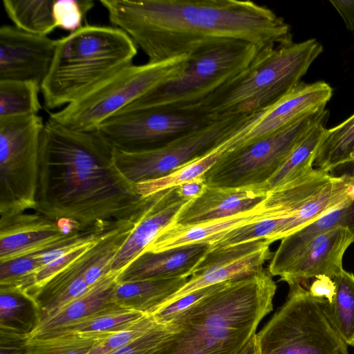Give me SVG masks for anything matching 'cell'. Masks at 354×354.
<instances>
[{"label": "cell", "instance_id": "cell-9", "mask_svg": "<svg viewBox=\"0 0 354 354\" xmlns=\"http://www.w3.org/2000/svg\"><path fill=\"white\" fill-rule=\"evenodd\" d=\"M328 117L326 108L248 145L224 152L205 174L208 186L236 188L264 185L316 124Z\"/></svg>", "mask_w": 354, "mask_h": 354}, {"label": "cell", "instance_id": "cell-11", "mask_svg": "<svg viewBox=\"0 0 354 354\" xmlns=\"http://www.w3.org/2000/svg\"><path fill=\"white\" fill-rule=\"evenodd\" d=\"M44 126L38 115L0 118V218L36 206Z\"/></svg>", "mask_w": 354, "mask_h": 354}, {"label": "cell", "instance_id": "cell-3", "mask_svg": "<svg viewBox=\"0 0 354 354\" xmlns=\"http://www.w3.org/2000/svg\"><path fill=\"white\" fill-rule=\"evenodd\" d=\"M276 290L268 270L230 281L178 314L175 332L150 354H241L273 310Z\"/></svg>", "mask_w": 354, "mask_h": 354}, {"label": "cell", "instance_id": "cell-30", "mask_svg": "<svg viewBox=\"0 0 354 354\" xmlns=\"http://www.w3.org/2000/svg\"><path fill=\"white\" fill-rule=\"evenodd\" d=\"M55 0H3L5 12L14 26L23 31L47 36L55 28Z\"/></svg>", "mask_w": 354, "mask_h": 354}, {"label": "cell", "instance_id": "cell-21", "mask_svg": "<svg viewBox=\"0 0 354 354\" xmlns=\"http://www.w3.org/2000/svg\"><path fill=\"white\" fill-rule=\"evenodd\" d=\"M209 248L208 243H198L160 252L144 251L121 271L118 281L190 277L193 270Z\"/></svg>", "mask_w": 354, "mask_h": 354}, {"label": "cell", "instance_id": "cell-33", "mask_svg": "<svg viewBox=\"0 0 354 354\" xmlns=\"http://www.w3.org/2000/svg\"><path fill=\"white\" fill-rule=\"evenodd\" d=\"M146 314L116 305L74 322L46 336L68 332L117 333L129 327Z\"/></svg>", "mask_w": 354, "mask_h": 354}, {"label": "cell", "instance_id": "cell-15", "mask_svg": "<svg viewBox=\"0 0 354 354\" xmlns=\"http://www.w3.org/2000/svg\"><path fill=\"white\" fill-rule=\"evenodd\" d=\"M270 244L266 239H257L209 250L187 283L156 310L198 289L261 272L273 254Z\"/></svg>", "mask_w": 354, "mask_h": 354}, {"label": "cell", "instance_id": "cell-39", "mask_svg": "<svg viewBox=\"0 0 354 354\" xmlns=\"http://www.w3.org/2000/svg\"><path fill=\"white\" fill-rule=\"evenodd\" d=\"M43 266L41 252L0 262V288L13 287Z\"/></svg>", "mask_w": 354, "mask_h": 354}, {"label": "cell", "instance_id": "cell-2", "mask_svg": "<svg viewBox=\"0 0 354 354\" xmlns=\"http://www.w3.org/2000/svg\"><path fill=\"white\" fill-rule=\"evenodd\" d=\"M111 24L159 62L212 44L243 41L259 51L292 41L290 26L249 0H100Z\"/></svg>", "mask_w": 354, "mask_h": 354}, {"label": "cell", "instance_id": "cell-24", "mask_svg": "<svg viewBox=\"0 0 354 354\" xmlns=\"http://www.w3.org/2000/svg\"><path fill=\"white\" fill-rule=\"evenodd\" d=\"M259 206L251 211L205 223L188 225L171 223L157 235L144 251L160 252L198 243H208L210 245L224 233L257 220L261 215Z\"/></svg>", "mask_w": 354, "mask_h": 354}, {"label": "cell", "instance_id": "cell-17", "mask_svg": "<svg viewBox=\"0 0 354 354\" xmlns=\"http://www.w3.org/2000/svg\"><path fill=\"white\" fill-rule=\"evenodd\" d=\"M57 39L14 26L0 28V80L34 81L41 85L51 66Z\"/></svg>", "mask_w": 354, "mask_h": 354}, {"label": "cell", "instance_id": "cell-8", "mask_svg": "<svg viewBox=\"0 0 354 354\" xmlns=\"http://www.w3.org/2000/svg\"><path fill=\"white\" fill-rule=\"evenodd\" d=\"M326 299L289 285L284 304L256 333L259 354H349L325 311Z\"/></svg>", "mask_w": 354, "mask_h": 354}, {"label": "cell", "instance_id": "cell-41", "mask_svg": "<svg viewBox=\"0 0 354 354\" xmlns=\"http://www.w3.org/2000/svg\"><path fill=\"white\" fill-rule=\"evenodd\" d=\"M308 291L313 297L324 299L330 303L335 294V284L331 278L322 275L313 280Z\"/></svg>", "mask_w": 354, "mask_h": 354}, {"label": "cell", "instance_id": "cell-5", "mask_svg": "<svg viewBox=\"0 0 354 354\" xmlns=\"http://www.w3.org/2000/svg\"><path fill=\"white\" fill-rule=\"evenodd\" d=\"M322 51V44L314 38L259 51L248 67L193 110L213 120L261 111L292 90Z\"/></svg>", "mask_w": 354, "mask_h": 354}, {"label": "cell", "instance_id": "cell-13", "mask_svg": "<svg viewBox=\"0 0 354 354\" xmlns=\"http://www.w3.org/2000/svg\"><path fill=\"white\" fill-rule=\"evenodd\" d=\"M212 121L198 111L149 108L120 112L96 129L114 149L138 152L162 147Z\"/></svg>", "mask_w": 354, "mask_h": 354}, {"label": "cell", "instance_id": "cell-22", "mask_svg": "<svg viewBox=\"0 0 354 354\" xmlns=\"http://www.w3.org/2000/svg\"><path fill=\"white\" fill-rule=\"evenodd\" d=\"M122 270L110 272L84 295L39 319L26 335L27 339L44 337L74 322L118 305L115 301V288Z\"/></svg>", "mask_w": 354, "mask_h": 354}, {"label": "cell", "instance_id": "cell-29", "mask_svg": "<svg viewBox=\"0 0 354 354\" xmlns=\"http://www.w3.org/2000/svg\"><path fill=\"white\" fill-rule=\"evenodd\" d=\"M333 280L335 294L325 301L324 311L345 344L354 346V274L343 270Z\"/></svg>", "mask_w": 354, "mask_h": 354}, {"label": "cell", "instance_id": "cell-42", "mask_svg": "<svg viewBox=\"0 0 354 354\" xmlns=\"http://www.w3.org/2000/svg\"><path fill=\"white\" fill-rule=\"evenodd\" d=\"M207 187L205 176H202L177 186V193L182 198L189 201L201 196Z\"/></svg>", "mask_w": 354, "mask_h": 354}, {"label": "cell", "instance_id": "cell-32", "mask_svg": "<svg viewBox=\"0 0 354 354\" xmlns=\"http://www.w3.org/2000/svg\"><path fill=\"white\" fill-rule=\"evenodd\" d=\"M40 91L34 81L0 80V118L37 115Z\"/></svg>", "mask_w": 354, "mask_h": 354}, {"label": "cell", "instance_id": "cell-28", "mask_svg": "<svg viewBox=\"0 0 354 354\" xmlns=\"http://www.w3.org/2000/svg\"><path fill=\"white\" fill-rule=\"evenodd\" d=\"M323 120L312 128L297 145L277 172L263 185L267 192L277 189L314 170L313 158L325 132Z\"/></svg>", "mask_w": 354, "mask_h": 354}, {"label": "cell", "instance_id": "cell-35", "mask_svg": "<svg viewBox=\"0 0 354 354\" xmlns=\"http://www.w3.org/2000/svg\"><path fill=\"white\" fill-rule=\"evenodd\" d=\"M35 304L24 295L0 289V326L1 329L28 335L36 325Z\"/></svg>", "mask_w": 354, "mask_h": 354}, {"label": "cell", "instance_id": "cell-19", "mask_svg": "<svg viewBox=\"0 0 354 354\" xmlns=\"http://www.w3.org/2000/svg\"><path fill=\"white\" fill-rule=\"evenodd\" d=\"M266 196L263 185L236 188L207 185L201 196L183 205L173 223L188 225L232 216L255 209Z\"/></svg>", "mask_w": 354, "mask_h": 354}, {"label": "cell", "instance_id": "cell-38", "mask_svg": "<svg viewBox=\"0 0 354 354\" xmlns=\"http://www.w3.org/2000/svg\"><path fill=\"white\" fill-rule=\"evenodd\" d=\"M177 328L175 320L158 323L148 332L127 344L107 354H150L156 351Z\"/></svg>", "mask_w": 354, "mask_h": 354}, {"label": "cell", "instance_id": "cell-40", "mask_svg": "<svg viewBox=\"0 0 354 354\" xmlns=\"http://www.w3.org/2000/svg\"><path fill=\"white\" fill-rule=\"evenodd\" d=\"M229 281L198 289L180 297L169 305L158 308L151 315H153L158 323L162 324H169L171 322L178 314L208 295L222 289Z\"/></svg>", "mask_w": 354, "mask_h": 354}, {"label": "cell", "instance_id": "cell-44", "mask_svg": "<svg viewBox=\"0 0 354 354\" xmlns=\"http://www.w3.org/2000/svg\"><path fill=\"white\" fill-rule=\"evenodd\" d=\"M345 226L354 233V201L346 207Z\"/></svg>", "mask_w": 354, "mask_h": 354}, {"label": "cell", "instance_id": "cell-1", "mask_svg": "<svg viewBox=\"0 0 354 354\" xmlns=\"http://www.w3.org/2000/svg\"><path fill=\"white\" fill-rule=\"evenodd\" d=\"M113 151L97 129L73 130L48 119L40 140L35 212L73 220L81 230L137 223L149 197L118 171Z\"/></svg>", "mask_w": 354, "mask_h": 354}, {"label": "cell", "instance_id": "cell-16", "mask_svg": "<svg viewBox=\"0 0 354 354\" xmlns=\"http://www.w3.org/2000/svg\"><path fill=\"white\" fill-rule=\"evenodd\" d=\"M84 231L73 220L55 221L37 212L0 218V262L55 248Z\"/></svg>", "mask_w": 354, "mask_h": 354}, {"label": "cell", "instance_id": "cell-18", "mask_svg": "<svg viewBox=\"0 0 354 354\" xmlns=\"http://www.w3.org/2000/svg\"><path fill=\"white\" fill-rule=\"evenodd\" d=\"M354 242V233L338 225L316 237L278 275L280 281L300 284L308 290L309 280L324 275L332 279L344 269L343 257Z\"/></svg>", "mask_w": 354, "mask_h": 354}, {"label": "cell", "instance_id": "cell-25", "mask_svg": "<svg viewBox=\"0 0 354 354\" xmlns=\"http://www.w3.org/2000/svg\"><path fill=\"white\" fill-rule=\"evenodd\" d=\"M189 279L177 277L118 283L115 301L122 307L151 314Z\"/></svg>", "mask_w": 354, "mask_h": 354}, {"label": "cell", "instance_id": "cell-23", "mask_svg": "<svg viewBox=\"0 0 354 354\" xmlns=\"http://www.w3.org/2000/svg\"><path fill=\"white\" fill-rule=\"evenodd\" d=\"M95 244L39 289L33 301L37 313V322L84 295L91 288L84 277L95 261Z\"/></svg>", "mask_w": 354, "mask_h": 354}, {"label": "cell", "instance_id": "cell-26", "mask_svg": "<svg viewBox=\"0 0 354 354\" xmlns=\"http://www.w3.org/2000/svg\"><path fill=\"white\" fill-rule=\"evenodd\" d=\"M346 211V207L334 210L282 239L270 259L269 273L278 276L316 237L336 226H345Z\"/></svg>", "mask_w": 354, "mask_h": 354}, {"label": "cell", "instance_id": "cell-43", "mask_svg": "<svg viewBox=\"0 0 354 354\" xmlns=\"http://www.w3.org/2000/svg\"><path fill=\"white\" fill-rule=\"evenodd\" d=\"M330 3L343 19L346 28L354 30V1L332 0Z\"/></svg>", "mask_w": 354, "mask_h": 354}, {"label": "cell", "instance_id": "cell-14", "mask_svg": "<svg viewBox=\"0 0 354 354\" xmlns=\"http://www.w3.org/2000/svg\"><path fill=\"white\" fill-rule=\"evenodd\" d=\"M333 89L323 81L300 82L273 104L253 113L221 146L223 153L248 145L275 132L296 120L326 108Z\"/></svg>", "mask_w": 354, "mask_h": 354}, {"label": "cell", "instance_id": "cell-6", "mask_svg": "<svg viewBox=\"0 0 354 354\" xmlns=\"http://www.w3.org/2000/svg\"><path fill=\"white\" fill-rule=\"evenodd\" d=\"M258 53L255 46L240 40L202 47L189 55L178 77L149 91L120 112L149 108L193 110L248 67Z\"/></svg>", "mask_w": 354, "mask_h": 354}, {"label": "cell", "instance_id": "cell-27", "mask_svg": "<svg viewBox=\"0 0 354 354\" xmlns=\"http://www.w3.org/2000/svg\"><path fill=\"white\" fill-rule=\"evenodd\" d=\"M354 162V114L339 125L327 129L313 158V167L330 172Z\"/></svg>", "mask_w": 354, "mask_h": 354}, {"label": "cell", "instance_id": "cell-20", "mask_svg": "<svg viewBox=\"0 0 354 354\" xmlns=\"http://www.w3.org/2000/svg\"><path fill=\"white\" fill-rule=\"evenodd\" d=\"M149 198L144 213L115 254L111 272L123 270L139 256L165 227L174 222L188 202L178 194L177 187L157 192Z\"/></svg>", "mask_w": 354, "mask_h": 354}, {"label": "cell", "instance_id": "cell-10", "mask_svg": "<svg viewBox=\"0 0 354 354\" xmlns=\"http://www.w3.org/2000/svg\"><path fill=\"white\" fill-rule=\"evenodd\" d=\"M354 201V177L335 176L318 169L267 192L259 207L261 216L283 220L274 241L295 233Z\"/></svg>", "mask_w": 354, "mask_h": 354}, {"label": "cell", "instance_id": "cell-36", "mask_svg": "<svg viewBox=\"0 0 354 354\" xmlns=\"http://www.w3.org/2000/svg\"><path fill=\"white\" fill-rule=\"evenodd\" d=\"M283 224L281 219L265 218L261 215L255 221L224 233L209 245V250L257 239H266L272 243Z\"/></svg>", "mask_w": 354, "mask_h": 354}, {"label": "cell", "instance_id": "cell-37", "mask_svg": "<svg viewBox=\"0 0 354 354\" xmlns=\"http://www.w3.org/2000/svg\"><path fill=\"white\" fill-rule=\"evenodd\" d=\"M92 0H55L53 16L57 28L73 32L80 28L88 11L94 6Z\"/></svg>", "mask_w": 354, "mask_h": 354}, {"label": "cell", "instance_id": "cell-4", "mask_svg": "<svg viewBox=\"0 0 354 354\" xmlns=\"http://www.w3.org/2000/svg\"><path fill=\"white\" fill-rule=\"evenodd\" d=\"M136 54L133 41L114 26L86 25L57 39L51 66L41 85L45 107L54 109L80 99L133 64Z\"/></svg>", "mask_w": 354, "mask_h": 354}, {"label": "cell", "instance_id": "cell-31", "mask_svg": "<svg viewBox=\"0 0 354 354\" xmlns=\"http://www.w3.org/2000/svg\"><path fill=\"white\" fill-rule=\"evenodd\" d=\"M114 333L68 332L27 339L23 354H86Z\"/></svg>", "mask_w": 354, "mask_h": 354}, {"label": "cell", "instance_id": "cell-34", "mask_svg": "<svg viewBox=\"0 0 354 354\" xmlns=\"http://www.w3.org/2000/svg\"><path fill=\"white\" fill-rule=\"evenodd\" d=\"M222 153L223 150L219 145L204 156L179 167L165 176L135 185V190L141 197L146 198L157 192L205 176Z\"/></svg>", "mask_w": 354, "mask_h": 354}, {"label": "cell", "instance_id": "cell-45", "mask_svg": "<svg viewBox=\"0 0 354 354\" xmlns=\"http://www.w3.org/2000/svg\"><path fill=\"white\" fill-rule=\"evenodd\" d=\"M241 354H259V351L255 336L251 339Z\"/></svg>", "mask_w": 354, "mask_h": 354}, {"label": "cell", "instance_id": "cell-12", "mask_svg": "<svg viewBox=\"0 0 354 354\" xmlns=\"http://www.w3.org/2000/svg\"><path fill=\"white\" fill-rule=\"evenodd\" d=\"M252 114L214 120L156 149L138 152L114 149L115 165L133 185L162 178L217 147Z\"/></svg>", "mask_w": 354, "mask_h": 354}, {"label": "cell", "instance_id": "cell-7", "mask_svg": "<svg viewBox=\"0 0 354 354\" xmlns=\"http://www.w3.org/2000/svg\"><path fill=\"white\" fill-rule=\"evenodd\" d=\"M189 58V55H183L126 66L80 99L50 113L48 119L73 130H95L149 91L178 77Z\"/></svg>", "mask_w": 354, "mask_h": 354}]
</instances>
